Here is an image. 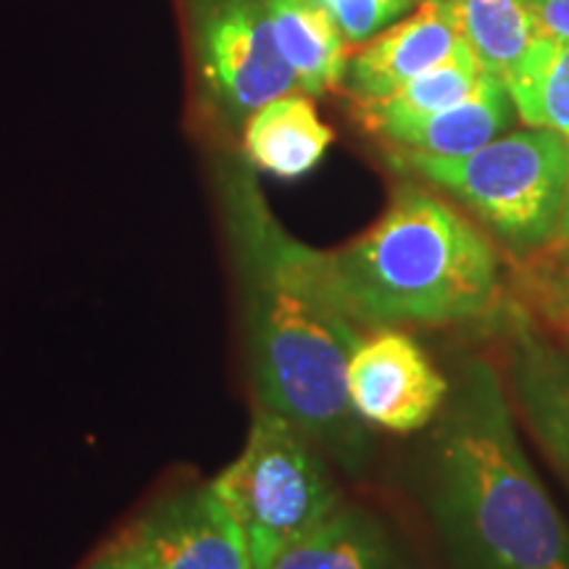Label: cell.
<instances>
[{"label": "cell", "mask_w": 569, "mask_h": 569, "mask_svg": "<svg viewBox=\"0 0 569 569\" xmlns=\"http://www.w3.org/2000/svg\"><path fill=\"white\" fill-rule=\"evenodd\" d=\"M82 569H148L146 559L134 549V543L127 532H122L117 540H111L106 549L92 557Z\"/></svg>", "instance_id": "44dd1931"}, {"label": "cell", "mask_w": 569, "mask_h": 569, "mask_svg": "<svg viewBox=\"0 0 569 569\" xmlns=\"http://www.w3.org/2000/svg\"><path fill=\"white\" fill-rule=\"evenodd\" d=\"M336 21L348 46H365L422 0H317Z\"/></svg>", "instance_id": "d6986e66"}, {"label": "cell", "mask_w": 569, "mask_h": 569, "mask_svg": "<svg viewBox=\"0 0 569 569\" xmlns=\"http://www.w3.org/2000/svg\"><path fill=\"white\" fill-rule=\"evenodd\" d=\"M230 227L256 407L293 422L356 478L369 440L346 369L367 332L346 309L327 253L290 238L248 182L230 188Z\"/></svg>", "instance_id": "6da1fadb"}, {"label": "cell", "mask_w": 569, "mask_h": 569, "mask_svg": "<svg viewBox=\"0 0 569 569\" xmlns=\"http://www.w3.org/2000/svg\"><path fill=\"white\" fill-rule=\"evenodd\" d=\"M486 74L488 71L482 69L478 56H475L465 40L446 61L422 71L403 88L390 92L388 98L356 106V111H359L367 130L382 138V134L396 130V127L417 122V119H425L430 113H438L448 109V106L465 101V98L480 88Z\"/></svg>", "instance_id": "9a60e30c"}, {"label": "cell", "mask_w": 569, "mask_h": 569, "mask_svg": "<svg viewBox=\"0 0 569 569\" xmlns=\"http://www.w3.org/2000/svg\"><path fill=\"white\" fill-rule=\"evenodd\" d=\"M422 486L448 569H569V522L525 457L507 386L488 359L457 367Z\"/></svg>", "instance_id": "7a4b0ae2"}, {"label": "cell", "mask_w": 569, "mask_h": 569, "mask_svg": "<svg viewBox=\"0 0 569 569\" xmlns=\"http://www.w3.org/2000/svg\"><path fill=\"white\" fill-rule=\"evenodd\" d=\"M298 90L325 96L343 84L351 46L317 0H261Z\"/></svg>", "instance_id": "5bb4252c"}, {"label": "cell", "mask_w": 569, "mask_h": 569, "mask_svg": "<svg viewBox=\"0 0 569 569\" xmlns=\"http://www.w3.org/2000/svg\"><path fill=\"white\" fill-rule=\"evenodd\" d=\"M551 327H553V330H559V332H561V338H565V348L569 351V315L559 317V319H553Z\"/></svg>", "instance_id": "603a6c76"}, {"label": "cell", "mask_w": 569, "mask_h": 569, "mask_svg": "<svg viewBox=\"0 0 569 569\" xmlns=\"http://www.w3.org/2000/svg\"><path fill=\"white\" fill-rule=\"evenodd\" d=\"M351 407L367 427L409 436L436 422L451 380L398 327L367 332L346 369Z\"/></svg>", "instance_id": "52a82bcc"}, {"label": "cell", "mask_w": 569, "mask_h": 569, "mask_svg": "<svg viewBox=\"0 0 569 569\" xmlns=\"http://www.w3.org/2000/svg\"><path fill=\"white\" fill-rule=\"evenodd\" d=\"M515 113L507 84L493 74H486L480 88L465 101L417 119V122L396 127L380 140L388 142L390 151L467 156L507 134L511 122H515Z\"/></svg>", "instance_id": "4fadbf2b"}, {"label": "cell", "mask_w": 569, "mask_h": 569, "mask_svg": "<svg viewBox=\"0 0 569 569\" xmlns=\"http://www.w3.org/2000/svg\"><path fill=\"white\" fill-rule=\"evenodd\" d=\"M332 142V130L319 119L306 92H288L253 111L243 124L246 159L259 172L298 180L317 169Z\"/></svg>", "instance_id": "7c38bea8"}, {"label": "cell", "mask_w": 569, "mask_h": 569, "mask_svg": "<svg viewBox=\"0 0 569 569\" xmlns=\"http://www.w3.org/2000/svg\"><path fill=\"white\" fill-rule=\"evenodd\" d=\"M515 288L517 296L511 298L546 325L569 315V246L546 248L532 259L517 261Z\"/></svg>", "instance_id": "ac0fdd59"}, {"label": "cell", "mask_w": 569, "mask_h": 569, "mask_svg": "<svg viewBox=\"0 0 569 569\" xmlns=\"http://www.w3.org/2000/svg\"><path fill=\"white\" fill-rule=\"evenodd\" d=\"M269 569H417L403 540L365 507H340Z\"/></svg>", "instance_id": "8fae6325"}, {"label": "cell", "mask_w": 569, "mask_h": 569, "mask_svg": "<svg viewBox=\"0 0 569 569\" xmlns=\"http://www.w3.org/2000/svg\"><path fill=\"white\" fill-rule=\"evenodd\" d=\"M390 163L457 198L515 264L557 240L569 188L565 134L530 127L467 156L390 151Z\"/></svg>", "instance_id": "277c9868"}, {"label": "cell", "mask_w": 569, "mask_h": 569, "mask_svg": "<svg viewBox=\"0 0 569 569\" xmlns=\"http://www.w3.org/2000/svg\"><path fill=\"white\" fill-rule=\"evenodd\" d=\"M465 42L451 9L440 0H422L415 13L377 32L348 59L346 88L356 106L375 103L446 61Z\"/></svg>", "instance_id": "30bf717a"}, {"label": "cell", "mask_w": 569, "mask_h": 569, "mask_svg": "<svg viewBox=\"0 0 569 569\" xmlns=\"http://www.w3.org/2000/svg\"><path fill=\"white\" fill-rule=\"evenodd\" d=\"M327 264L365 332L493 322L509 298L501 251L488 232L415 182L396 188L380 222L327 253Z\"/></svg>", "instance_id": "3957f363"}, {"label": "cell", "mask_w": 569, "mask_h": 569, "mask_svg": "<svg viewBox=\"0 0 569 569\" xmlns=\"http://www.w3.org/2000/svg\"><path fill=\"white\" fill-rule=\"evenodd\" d=\"M528 6L538 34L569 42V0H522Z\"/></svg>", "instance_id": "ffe728a7"}, {"label": "cell", "mask_w": 569, "mask_h": 569, "mask_svg": "<svg viewBox=\"0 0 569 569\" xmlns=\"http://www.w3.org/2000/svg\"><path fill=\"white\" fill-rule=\"evenodd\" d=\"M553 246H569V188H567V201H565V211H561V222H559V232ZM551 246V248H553Z\"/></svg>", "instance_id": "7402d4cb"}, {"label": "cell", "mask_w": 569, "mask_h": 569, "mask_svg": "<svg viewBox=\"0 0 569 569\" xmlns=\"http://www.w3.org/2000/svg\"><path fill=\"white\" fill-rule=\"evenodd\" d=\"M503 84L525 124L569 140V42L538 34Z\"/></svg>", "instance_id": "2e32d148"}, {"label": "cell", "mask_w": 569, "mask_h": 569, "mask_svg": "<svg viewBox=\"0 0 569 569\" xmlns=\"http://www.w3.org/2000/svg\"><path fill=\"white\" fill-rule=\"evenodd\" d=\"M493 322L503 340L511 401L569 486V351L511 296Z\"/></svg>", "instance_id": "9c48e42d"}, {"label": "cell", "mask_w": 569, "mask_h": 569, "mask_svg": "<svg viewBox=\"0 0 569 569\" xmlns=\"http://www.w3.org/2000/svg\"><path fill=\"white\" fill-rule=\"evenodd\" d=\"M124 532L148 569H253L243 530L213 482L161 496Z\"/></svg>", "instance_id": "ba28073f"}, {"label": "cell", "mask_w": 569, "mask_h": 569, "mask_svg": "<svg viewBox=\"0 0 569 569\" xmlns=\"http://www.w3.org/2000/svg\"><path fill=\"white\" fill-rule=\"evenodd\" d=\"M211 482L243 530L253 569H269L343 503L315 440L261 407L253 411L243 451Z\"/></svg>", "instance_id": "5b68a950"}, {"label": "cell", "mask_w": 569, "mask_h": 569, "mask_svg": "<svg viewBox=\"0 0 569 569\" xmlns=\"http://www.w3.org/2000/svg\"><path fill=\"white\" fill-rule=\"evenodd\" d=\"M440 3L451 9L461 38L478 56L482 69L501 82L538 38L536 21L522 0H440Z\"/></svg>", "instance_id": "e0dca14e"}, {"label": "cell", "mask_w": 569, "mask_h": 569, "mask_svg": "<svg viewBox=\"0 0 569 569\" xmlns=\"http://www.w3.org/2000/svg\"><path fill=\"white\" fill-rule=\"evenodd\" d=\"M196 56L211 103L234 124L298 90L261 0H201Z\"/></svg>", "instance_id": "8992f818"}]
</instances>
